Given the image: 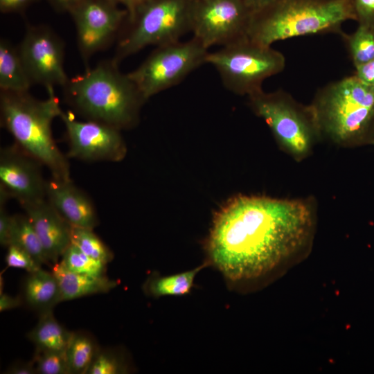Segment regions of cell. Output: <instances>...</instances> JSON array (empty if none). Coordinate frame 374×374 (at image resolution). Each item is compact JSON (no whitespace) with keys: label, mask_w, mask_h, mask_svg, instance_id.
Listing matches in <instances>:
<instances>
[{"label":"cell","mask_w":374,"mask_h":374,"mask_svg":"<svg viewBox=\"0 0 374 374\" xmlns=\"http://www.w3.org/2000/svg\"><path fill=\"white\" fill-rule=\"evenodd\" d=\"M313 212L308 200L237 197L214 217L208 264L232 281L260 276L309 242Z\"/></svg>","instance_id":"obj_1"},{"label":"cell","mask_w":374,"mask_h":374,"mask_svg":"<svg viewBox=\"0 0 374 374\" xmlns=\"http://www.w3.org/2000/svg\"><path fill=\"white\" fill-rule=\"evenodd\" d=\"M118 63L113 58L87 68L69 78L62 89L66 103L76 114L121 130L136 125L145 100Z\"/></svg>","instance_id":"obj_2"},{"label":"cell","mask_w":374,"mask_h":374,"mask_svg":"<svg viewBox=\"0 0 374 374\" xmlns=\"http://www.w3.org/2000/svg\"><path fill=\"white\" fill-rule=\"evenodd\" d=\"M62 110L55 91L48 93L45 100L37 99L28 91L0 92L1 125L14 143L45 166L51 178L70 181L69 158L60 150L52 132L53 121Z\"/></svg>","instance_id":"obj_3"},{"label":"cell","mask_w":374,"mask_h":374,"mask_svg":"<svg viewBox=\"0 0 374 374\" xmlns=\"http://www.w3.org/2000/svg\"><path fill=\"white\" fill-rule=\"evenodd\" d=\"M354 20L349 0H275L252 13L247 37L262 46L313 34L339 33Z\"/></svg>","instance_id":"obj_4"},{"label":"cell","mask_w":374,"mask_h":374,"mask_svg":"<svg viewBox=\"0 0 374 374\" xmlns=\"http://www.w3.org/2000/svg\"><path fill=\"white\" fill-rule=\"evenodd\" d=\"M310 106L321 136L339 145L369 143L374 134V87L355 74L322 87Z\"/></svg>","instance_id":"obj_5"},{"label":"cell","mask_w":374,"mask_h":374,"mask_svg":"<svg viewBox=\"0 0 374 374\" xmlns=\"http://www.w3.org/2000/svg\"><path fill=\"white\" fill-rule=\"evenodd\" d=\"M248 98L253 112L265 121L287 154L298 161L310 154L321 136L310 105L300 104L281 89L272 92L262 89Z\"/></svg>","instance_id":"obj_6"},{"label":"cell","mask_w":374,"mask_h":374,"mask_svg":"<svg viewBox=\"0 0 374 374\" xmlns=\"http://www.w3.org/2000/svg\"><path fill=\"white\" fill-rule=\"evenodd\" d=\"M206 64L215 68L227 90L248 97L262 90L267 78L283 71L285 59L271 46L246 37L209 51Z\"/></svg>","instance_id":"obj_7"},{"label":"cell","mask_w":374,"mask_h":374,"mask_svg":"<svg viewBox=\"0 0 374 374\" xmlns=\"http://www.w3.org/2000/svg\"><path fill=\"white\" fill-rule=\"evenodd\" d=\"M114 58L118 62L149 46L181 40L190 33V0H145L127 20Z\"/></svg>","instance_id":"obj_8"},{"label":"cell","mask_w":374,"mask_h":374,"mask_svg":"<svg viewBox=\"0 0 374 374\" xmlns=\"http://www.w3.org/2000/svg\"><path fill=\"white\" fill-rule=\"evenodd\" d=\"M208 49L192 37L155 48L135 69L127 73L143 99L177 86L189 74L206 64Z\"/></svg>","instance_id":"obj_9"},{"label":"cell","mask_w":374,"mask_h":374,"mask_svg":"<svg viewBox=\"0 0 374 374\" xmlns=\"http://www.w3.org/2000/svg\"><path fill=\"white\" fill-rule=\"evenodd\" d=\"M252 12L244 0H190V33L209 49L247 37Z\"/></svg>","instance_id":"obj_10"},{"label":"cell","mask_w":374,"mask_h":374,"mask_svg":"<svg viewBox=\"0 0 374 374\" xmlns=\"http://www.w3.org/2000/svg\"><path fill=\"white\" fill-rule=\"evenodd\" d=\"M17 48L33 84L44 87L47 93L66 84L64 44L50 27L28 25Z\"/></svg>","instance_id":"obj_11"},{"label":"cell","mask_w":374,"mask_h":374,"mask_svg":"<svg viewBox=\"0 0 374 374\" xmlns=\"http://www.w3.org/2000/svg\"><path fill=\"white\" fill-rule=\"evenodd\" d=\"M59 118L65 127L68 158L118 162L125 157L127 148L121 130L94 121L77 120L63 110Z\"/></svg>","instance_id":"obj_12"},{"label":"cell","mask_w":374,"mask_h":374,"mask_svg":"<svg viewBox=\"0 0 374 374\" xmlns=\"http://www.w3.org/2000/svg\"><path fill=\"white\" fill-rule=\"evenodd\" d=\"M43 166L15 143L0 151V187L24 204L46 198Z\"/></svg>","instance_id":"obj_13"},{"label":"cell","mask_w":374,"mask_h":374,"mask_svg":"<svg viewBox=\"0 0 374 374\" xmlns=\"http://www.w3.org/2000/svg\"><path fill=\"white\" fill-rule=\"evenodd\" d=\"M36 231L45 252L54 265L71 244L72 226L45 199L20 204Z\"/></svg>","instance_id":"obj_14"},{"label":"cell","mask_w":374,"mask_h":374,"mask_svg":"<svg viewBox=\"0 0 374 374\" xmlns=\"http://www.w3.org/2000/svg\"><path fill=\"white\" fill-rule=\"evenodd\" d=\"M46 198L71 226L93 229L98 226L99 220L92 200L72 180H47Z\"/></svg>","instance_id":"obj_15"},{"label":"cell","mask_w":374,"mask_h":374,"mask_svg":"<svg viewBox=\"0 0 374 374\" xmlns=\"http://www.w3.org/2000/svg\"><path fill=\"white\" fill-rule=\"evenodd\" d=\"M69 14L75 28L116 34L128 17L125 8L109 0H82Z\"/></svg>","instance_id":"obj_16"},{"label":"cell","mask_w":374,"mask_h":374,"mask_svg":"<svg viewBox=\"0 0 374 374\" xmlns=\"http://www.w3.org/2000/svg\"><path fill=\"white\" fill-rule=\"evenodd\" d=\"M52 272L59 285L61 302L107 293L117 285L116 281L105 275L97 276L74 273L65 269L59 262L52 267Z\"/></svg>","instance_id":"obj_17"},{"label":"cell","mask_w":374,"mask_h":374,"mask_svg":"<svg viewBox=\"0 0 374 374\" xmlns=\"http://www.w3.org/2000/svg\"><path fill=\"white\" fill-rule=\"evenodd\" d=\"M22 291L24 302L39 314L53 310L61 302L55 276L52 271L42 268L28 273L23 283Z\"/></svg>","instance_id":"obj_18"},{"label":"cell","mask_w":374,"mask_h":374,"mask_svg":"<svg viewBox=\"0 0 374 374\" xmlns=\"http://www.w3.org/2000/svg\"><path fill=\"white\" fill-rule=\"evenodd\" d=\"M33 83L17 47L5 39L0 41V89L13 92L29 91Z\"/></svg>","instance_id":"obj_19"},{"label":"cell","mask_w":374,"mask_h":374,"mask_svg":"<svg viewBox=\"0 0 374 374\" xmlns=\"http://www.w3.org/2000/svg\"><path fill=\"white\" fill-rule=\"evenodd\" d=\"M72 333L57 321L51 310L39 314V321L28 333V338L35 349L66 351Z\"/></svg>","instance_id":"obj_20"},{"label":"cell","mask_w":374,"mask_h":374,"mask_svg":"<svg viewBox=\"0 0 374 374\" xmlns=\"http://www.w3.org/2000/svg\"><path fill=\"white\" fill-rule=\"evenodd\" d=\"M207 263L193 269L167 276H151L143 285L145 293L155 298L166 296H182L193 288L196 275Z\"/></svg>","instance_id":"obj_21"},{"label":"cell","mask_w":374,"mask_h":374,"mask_svg":"<svg viewBox=\"0 0 374 374\" xmlns=\"http://www.w3.org/2000/svg\"><path fill=\"white\" fill-rule=\"evenodd\" d=\"M10 244H17L26 250L41 265H53L36 231L25 213L12 215Z\"/></svg>","instance_id":"obj_22"},{"label":"cell","mask_w":374,"mask_h":374,"mask_svg":"<svg viewBox=\"0 0 374 374\" xmlns=\"http://www.w3.org/2000/svg\"><path fill=\"white\" fill-rule=\"evenodd\" d=\"M99 348L91 335L73 332L66 350L69 374H87Z\"/></svg>","instance_id":"obj_23"},{"label":"cell","mask_w":374,"mask_h":374,"mask_svg":"<svg viewBox=\"0 0 374 374\" xmlns=\"http://www.w3.org/2000/svg\"><path fill=\"white\" fill-rule=\"evenodd\" d=\"M341 35L355 67L374 59V29L358 24L354 33Z\"/></svg>","instance_id":"obj_24"},{"label":"cell","mask_w":374,"mask_h":374,"mask_svg":"<svg viewBox=\"0 0 374 374\" xmlns=\"http://www.w3.org/2000/svg\"><path fill=\"white\" fill-rule=\"evenodd\" d=\"M93 230L72 226L71 243L86 255L107 265L112 260L113 253Z\"/></svg>","instance_id":"obj_25"},{"label":"cell","mask_w":374,"mask_h":374,"mask_svg":"<svg viewBox=\"0 0 374 374\" xmlns=\"http://www.w3.org/2000/svg\"><path fill=\"white\" fill-rule=\"evenodd\" d=\"M59 262L67 270L91 276H103L106 264L86 255L73 244L63 253Z\"/></svg>","instance_id":"obj_26"},{"label":"cell","mask_w":374,"mask_h":374,"mask_svg":"<svg viewBox=\"0 0 374 374\" xmlns=\"http://www.w3.org/2000/svg\"><path fill=\"white\" fill-rule=\"evenodd\" d=\"M127 371L125 357L118 349L100 347L87 374H121Z\"/></svg>","instance_id":"obj_27"},{"label":"cell","mask_w":374,"mask_h":374,"mask_svg":"<svg viewBox=\"0 0 374 374\" xmlns=\"http://www.w3.org/2000/svg\"><path fill=\"white\" fill-rule=\"evenodd\" d=\"M33 359L37 374H69L66 351L35 349Z\"/></svg>","instance_id":"obj_28"},{"label":"cell","mask_w":374,"mask_h":374,"mask_svg":"<svg viewBox=\"0 0 374 374\" xmlns=\"http://www.w3.org/2000/svg\"><path fill=\"white\" fill-rule=\"evenodd\" d=\"M5 261L8 267L23 269L28 273L42 268V265L28 252L15 244L7 247Z\"/></svg>","instance_id":"obj_29"},{"label":"cell","mask_w":374,"mask_h":374,"mask_svg":"<svg viewBox=\"0 0 374 374\" xmlns=\"http://www.w3.org/2000/svg\"><path fill=\"white\" fill-rule=\"evenodd\" d=\"M354 20L374 29V0H349Z\"/></svg>","instance_id":"obj_30"},{"label":"cell","mask_w":374,"mask_h":374,"mask_svg":"<svg viewBox=\"0 0 374 374\" xmlns=\"http://www.w3.org/2000/svg\"><path fill=\"white\" fill-rule=\"evenodd\" d=\"M11 198L7 192L0 187V244L7 247L10 243V232L12 215L6 211V205Z\"/></svg>","instance_id":"obj_31"},{"label":"cell","mask_w":374,"mask_h":374,"mask_svg":"<svg viewBox=\"0 0 374 374\" xmlns=\"http://www.w3.org/2000/svg\"><path fill=\"white\" fill-rule=\"evenodd\" d=\"M38 0H0V11L3 14L22 13Z\"/></svg>","instance_id":"obj_32"},{"label":"cell","mask_w":374,"mask_h":374,"mask_svg":"<svg viewBox=\"0 0 374 374\" xmlns=\"http://www.w3.org/2000/svg\"><path fill=\"white\" fill-rule=\"evenodd\" d=\"M355 68V75L359 80L374 87V59Z\"/></svg>","instance_id":"obj_33"},{"label":"cell","mask_w":374,"mask_h":374,"mask_svg":"<svg viewBox=\"0 0 374 374\" xmlns=\"http://www.w3.org/2000/svg\"><path fill=\"white\" fill-rule=\"evenodd\" d=\"M7 374H36L37 371L33 359L30 362H16L4 372Z\"/></svg>","instance_id":"obj_34"},{"label":"cell","mask_w":374,"mask_h":374,"mask_svg":"<svg viewBox=\"0 0 374 374\" xmlns=\"http://www.w3.org/2000/svg\"><path fill=\"white\" fill-rule=\"evenodd\" d=\"M21 296H12L7 294H1L0 311L10 310L21 306L24 303Z\"/></svg>","instance_id":"obj_35"},{"label":"cell","mask_w":374,"mask_h":374,"mask_svg":"<svg viewBox=\"0 0 374 374\" xmlns=\"http://www.w3.org/2000/svg\"><path fill=\"white\" fill-rule=\"evenodd\" d=\"M51 7L59 12H69L82 0H46Z\"/></svg>","instance_id":"obj_36"},{"label":"cell","mask_w":374,"mask_h":374,"mask_svg":"<svg viewBox=\"0 0 374 374\" xmlns=\"http://www.w3.org/2000/svg\"><path fill=\"white\" fill-rule=\"evenodd\" d=\"M114 3L122 6L128 12L127 20L131 19L136 12L138 8L145 0H109Z\"/></svg>","instance_id":"obj_37"},{"label":"cell","mask_w":374,"mask_h":374,"mask_svg":"<svg viewBox=\"0 0 374 374\" xmlns=\"http://www.w3.org/2000/svg\"><path fill=\"white\" fill-rule=\"evenodd\" d=\"M274 1L275 0H244L252 13L260 10Z\"/></svg>","instance_id":"obj_38"},{"label":"cell","mask_w":374,"mask_h":374,"mask_svg":"<svg viewBox=\"0 0 374 374\" xmlns=\"http://www.w3.org/2000/svg\"><path fill=\"white\" fill-rule=\"evenodd\" d=\"M369 143H370V144L374 145V134H373V136H372V138H371V139Z\"/></svg>","instance_id":"obj_39"}]
</instances>
